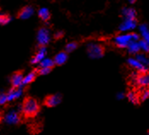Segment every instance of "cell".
<instances>
[{"mask_svg": "<svg viewBox=\"0 0 149 135\" xmlns=\"http://www.w3.org/2000/svg\"><path fill=\"white\" fill-rule=\"evenodd\" d=\"M37 75H38V70H34V71H31L30 73H28L27 75H26L23 79V86L28 85L31 82H33L36 78Z\"/></svg>", "mask_w": 149, "mask_h": 135, "instance_id": "14", "label": "cell"}, {"mask_svg": "<svg viewBox=\"0 0 149 135\" xmlns=\"http://www.w3.org/2000/svg\"><path fill=\"white\" fill-rule=\"evenodd\" d=\"M37 41H38V44L39 45V47H45V45L48 44L50 41L49 31L45 27L40 28L38 32Z\"/></svg>", "mask_w": 149, "mask_h": 135, "instance_id": "4", "label": "cell"}, {"mask_svg": "<svg viewBox=\"0 0 149 135\" xmlns=\"http://www.w3.org/2000/svg\"><path fill=\"white\" fill-rule=\"evenodd\" d=\"M23 87L22 88H12L8 91L7 95H8V102L15 100L19 99L23 93Z\"/></svg>", "mask_w": 149, "mask_h": 135, "instance_id": "11", "label": "cell"}, {"mask_svg": "<svg viewBox=\"0 0 149 135\" xmlns=\"http://www.w3.org/2000/svg\"><path fill=\"white\" fill-rule=\"evenodd\" d=\"M20 113L21 112H19L16 109H12L10 111H9L5 115L3 121L10 125H15V124L19 123L21 121Z\"/></svg>", "mask_w": 149, "mask_h": 135, "instance_id": "5", "label": "cell"}, {"mask_svg": "<svg viewBox=\"0 0 149 135\" xmlns=\"http://www.w3.org/2000/svg\"><path fill=\"white\" fill-rule=\"evenodd\" d=\"M61 101V96L59 93L48 96L45 100V105L48 107H55Z\"/></svg>", "mask_w": 149, "mask_h": 135, "instance_id": "10", "label": "cell"}, {"mask_svg": "<svg viewBox=\"0 0 149 135\" xmlns=\"http://www.w3.org/2000/svg\"><path fill=\"white\" fill-rule=\"evenodd\" d=\"M140 37L136 33L121 34L117 36L114 38V44L118 48H126L133 42H139Z\"/></svg>", "mask_w": 149, "mask_h": 135, "instance_id": "2", "label": "cell"}, {"mask_svg": "<svg viewBox=\"0 0 149 135\" xmlns=\"http://www.w3.org/2000/svg\"><path fill=\"white\" fill-rule=\"evenodd\" d=\"M10 21H11V17L9 15H6V14L0 15V25L1 26L7 25L8 23L10 22Z\"/></svg>", "mask_w": 149, "mask_h": 135, "instance_id": "22", "label": "cell"}, {"mask_svg": "<svg viewBox=\"0 0 149 135\" xmlns=\"http://www.w3.org/2000/svg\"><path fill=\"white\" fill-rule=\"evenodd\" d=\"M136 82H137L138 85L142 86V87L149 86L148 73H144V74H141V76H138L137 78H136Z\"/></svg>", "mask_w": 149, "mask_h": 135, "instance_id": "16", "label": "cell"}, {"mask_svg": "<svg viewBox=\"0 0 149 135\" xmlns=\"http://www.w3.org/2000/svg\"><path fill=\"white\" fill-rule=\"evenodd\" d=\"M68 53L67 52H60L54 58V62L57 66H61L66 63L68 60Z\"/></svg>", "mask_w": 149, "mask_h": 135, "instance_id": "13", "label": "cell"}, {"mask_svg": "<svg viewBox=\"0 0 149 135\" xmlns=\"http://www.w3.org/2000/svg\"><path fill=\"white\" fill-rule=\"evenodd\" d=\"M23 79H24V76L22 71H16L15 73H14L10 78L12 88L23 87Z\"/></svg>", "mask_w": 149, "mask_h": 135, "instance_id": "7", "label": "cell"}, {"mask_svg": "<svg viewBox=\"0 0 149 135\" xmlns=\"http://www.w3.org/2000/svg\"><path fill=\"white\" fill-rule=\"evenodd\" d=\"M116 97H117L118 100H123L125 98V94H124V93H118L117 95H116Z\"/></svg>", "mask_w": 149, "mask_h": 135, "instance_id": "29", "label": "cell"}, {"mask_svg": "<svg viewBox=\"0 0 149 135\" xmlns=\"http://www.w3.org/2000/svg\"><path fill=\"white\" fill-rule=\"evenodd\" d=\"M139 45H140V48H141V50H142L144 53H148L149 52V44L145 42L144 40H140L139 41Z\"/></svg>", "mask_w": 149, "mask_h": 135, "instance_id": "25", "label": "cell"}, {"mask_svg": "<svg viewBox=\"0 0 149 135\" xmlns=\"http://www.w3.org/2000/svg\"><path fill=\"white\" fill-rule=\"evenodd\" d=\"M128 64L130 67L136 69V71H138L139 72H141L142 74L147 73V71H148V66L141 64L136 58H130L128 60Z\"/></svg>", "mask_w": 149, "mask_h": 135, "instance_id": "6", "label": "cell"}, {"mask_svg": "<svg viewBox=\"0 0 149 135\" xmlns=\"http://www.w3.org/2000/svg\"><path fill=\"white\" fill-rule=\"evenodd\" d=\"M55 62L53 60L49 59V58H45L40 63H39V66L41 68H53L55 66Z\"/></svg>", "mask_w": 149, "mask_h": 135, "instance_id": "20", "label": "cell"}, {"mask_svg": "<svg viewBox=\"0 0 149 135\" xmlns=\"http://www.w3.org/2000/svg\"><path fill=\"white\" fill-rule=\"evenodd\" d=\"M0 120H1V119H0Z\"/></svg>", "mask_w": 149, "mask_h": 135, "instance_id": "32", "label": "cell"}, {"mask_svg": "<svg viewBox=\"0 0 149 135\" xmlns=\"http://www.w3.org/2000/svg\"><path fill=\"white\" fill-rule=\"evenodd\" d=\"M136 59L139 60L141 64H143L144 66H149V58L146 56L144 54H137L136 56Z\"/></svg>", "mask_w": 149, "mask_h": 135, "instance_id": "21", "label": "cell"}, {"mask_svg": "<svg viewBox=\"0 0 149 135\" xmlns=\"http://www.w3.org/2000/svg\"><path fill=\"white\" fill-rule=\"evenodd\" d=\"M136 19H125V21L119 26V30L121 32H129L132 31L136 27Z\"/></svg>", "mask_w": 149, "mask_h": 135, "instance_id": "8", "label": "cell"}, {"mask_svg": "<svg viewBox=\"0 0 149 135\" xmlns=\"http://www.w3.org/2000/svg\"><path fill=\"white\" fill-rule=\"evenodd\" d=\"M127 98H128V100L131 102L132 104H134V105L138 104V97L134 92H130L127 94Z\"/></svg>", "mask_w": 149, "mask_h": 135, "instance_id": "24", "label": "cell"}, {"mask_svg": "<svg viewBox=\"0 0 149 135\" xmlns=\"http://www.w3.org/2000/svg\"><path fill=\"white\" fill-rule=\"evenodd\" d=\"M139 31H140L141 36L142 37V40H144L149 44V29L148 26L145 24L141 25L139 27Z\"/></svg>", "mask_w": 149, "mask_h": 135, "instance_id": "15", "label": "cell"}, {"mask_svg": "<svg viewBox=\"0 0 149 135\" xmlns=\"http://www.w3.org/2000/svg\"><path fill=\"white\" fill-rule=\"evenodd\" d=\"M63 36V33L62 32H57L55 34V37L58 39V38H61V37Z\"/></svg>", "mask_w": 149, "mask_h": 135, "instance_id": "30", "label": "cell"}, {"mask_svg": "<svg viewBox=\"0 0 149 135\" xmlns=\"http://www.w3.org/2000/svg\"><path fill=\"white\" fill-rule=\"evenodd\" d=\"M87 52L88 55L91 59H100L104 55L103 46L98 44H90L87 46Z\"/></svg>", "mask_w": 149, "mask_h": 135, "instance_id": "3", "label": "cell"}, {"mask_svg": "<svg viewBox=\"0 0 149 135\" xmlns=\"http://www.w3.org/2000/svg\"><path fill=\"white\" fill-rule=\"evenodd\" d=\"M8 102V95L7 93L2 92L0 93V105H3Z\"/></svg>", "mask_w": 149, "mask_h": 135, "instance_id": "26", "label": "cell"}, {"mask_svg": "<svg viewBox=\"0 0 149 135\" xmlns=\"http://www.w3.org/2000/svg\"><path fill=\"white\" fill-rule=\"evenodd\" d=\"M38 17L43 21H48L50 19V13L48 9L42 8L38 10Z\"/></svg>", "mask_w": 149, "mask_h": 135, "instance_id": "19", "label": "cell"}, {"mask_svg": "<svg viewBox=\"0 0 149 135\" xmlns=\"http://www.w3.org/2000/svg\"><path fill=\"white\" fill-rule=\"evenodd\" d=\"M33 13H34V10H33V7H31V6H26V7L22 8L19 11L17 17L20 18V19H22V20H26V19L30 18L33 15Z\"/></svg>", "mask_w": 149, "mask_h": 135, "instance_id": "12", "label": "cell"}, {"mask_svg": "<svg viewBox=\"0 0 149 135\" xmlns=\"http://www.w3.org/2000/svg\"><path fill=\"white\" fill-rule=\"evenodd\" d=\"M128 1H129V2H130V3H135V2H136V0H128Z\"/></svg>", "mask_w": 149, "mask_h": 135, "instance_id": "31", "label": "cell"}, {"mask_svg": "<svg viewBox=\"0 0 149 135\" xmlns=\"http://www.w3.org/2000/svg\"><path fill=\"white\" fill-rule=\"evenodd\" d=\"M149 98V91H144L143 93H142V94H141V100H142V101H144V100H146L147 99H148Z\"/></svg>", "mask_w": 149, "mask_h": 135, "instance_id": "28", "label": "cell"}, {"mask_svg": "<svg viewBox=\"0 0 149 135\" xmlns=\"http://www.w3.org/2000/svg\"><path fill=\"white\" fill-rule=\"evenodd\" d=\"M51 70H52V68H39L38 70V74H39V75H47V74H49L50 71H51Z\"/></svg>", "mask_w": 149, "mask_h": 135, "instance_id": "27", "label": "cell"}, {"mask_svg": "<svg viewBox=\"0 0 149 135\" xmlns=\"http://www.w3.org/2000/svg\"><path fill=\"white\" fill-rule=\"evenodd\" d=\"M128 52L131 55H137L141 51V48L139 45V42H133L127 47Z\"/></svg>", "mask_w": 149, "mask_h": 135, "instance_id": "18", "label": "cell"}, {"mask_svg": "<svg viewBox=\"0 0 149 135\" xmlns=\"http://www.w3.org/2000/svg\"><path fill=\"white\" fill-rule=\"evenodd\" d=\"M46 53H47V50H46L45 47H39L38 50L37 51L34 56L33 57V59L31 60V63L33 65L39 64L44 59H45Z\"/></svg>", "mask_w": 149, "mask_h": 135, "instance_id": "9", "label": "cell"}, {"mask_svg": "<svg viewBox=\"0 0 149 135\" xmlns=\"http://www.w3.org/2000/svg\"><path fill=\"white\" fill-rule=\"evenodd\" d=\"M78 48V44L75 43V42H71L68 44L66 45V48H65V52L67 53H71L72 51H74L76 48Z\"/></svg>", "mask_w": 149, "mask_h": 135, "instance_id": "23", "label": "cell"}, {"mask_svg": "<svg viewBox=\"0 0 149 135\" xmlns=\"http://www.w3.org/2000/svg\"><path fill=\"white\" fill-rule=\"evenodd\" d=\"M122 14L125 19H136V12L132 8H124Z\"/></svg>", "mask_w": 149, "mask_h": 135, "instance_id": "17", "label": "cell"}, {"mask_svg": "<svg viewBox=\"0 0 149 135\" xmlns=\"http://www.w3.org/2000/svg\"><path fill=\"white\" fill-rule=\"evenodd\" d=\"M22 113L26 117H34L39 111V105L38 101L31 97L25 99L22 105Z\"/></svg>", "mask_w": 149, "mask_h": 135, "instance_id": "1", "label": "cell"}]
</instances>
